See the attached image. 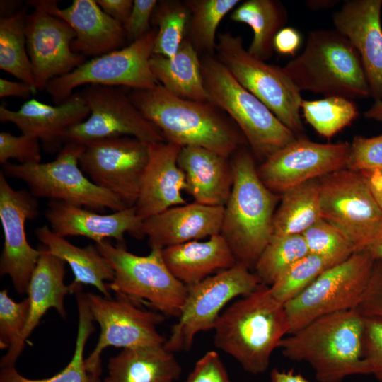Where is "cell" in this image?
<instances>
[{
  "label": "cell",
  "instance_id": "1",
  "mask_svg": "<svg viewBox=\"0 0 382 382\" xmlns=\"http://www.w3.org/2000/svg\"><path fill=\"white\" fill-rule=\"evenodd\" d=\"M129 98L165 141L183 146H199L229 158L248 144L234 122L210 101L177 97L161 85L132 90Z\"/></svg>",
  "mask_w": 382,
  "mask_h": 382
},
{
  "label": "cell",
  "instance_id": "2",
  "mask_svg": "<svg viewBox=\"0 0 382 382\" xmlns=\"http://www.w3.org/2000/svg\"><path fill=\"white\" fill-rule=\"evenodd\" d=\"M214 343L251 374L264 373L280 341L290 334L284 304L260 284L227 306L214 327Z\"/></svg>",
  "mask_w": 382,
  "mask_h": 382
},
{
  "label": "cell",
  "instance_id": "3",
  "mask_svg": "<svg viewBox=\"0 0 382 382\" xmlns=\"http://www.w3.org/2000/svg\"><path fill=\"white\" fill-rule=\"evenodd\" d=\"M364 323L357 309L325 315L284 337L278 349L291 361L308 364L319 382L371 374L364 357Z\"/></svg>",
  "mask_w": 382,
  "mask_h": 382
},
{
  "label": "cell",
  "instance_id": "4",
  "mask_svg": "<svg viewBox=\"0 0 382 382\" xmlns=\"http://www.w3.org/2000/svg\"><path fill=\"white\" fill-rule=\"evenodd\" d=\"M230 161L233 182L220 234L236 263L251 270L273 235L279 197L260 180L252 152L242 147Z\"/></svg>",
  "mask_w": 382,
  "mask_h": 382
},
{
  "label": "cell",
  "instance_id": "5",
  "mask_svg": "<svg viewBox=\"0 0 382 382\" xmlns=\"http://www.w3.org/2000/svg\"><path fill=\"white\" fill-rule=\"evenodd\" d=\"M282 69L300 91L349 99L371 96L358 52L335 29L309 32L302 53Z\"/></svg>",
  "mask_w": 382,
  "mask_h": 382
},
{
  "label": "cell",
  "instance_id": "6",
  "mask_svg": "<svg viewBox=\"0 0 382 382\" xmlns=\"http://www.w3.org/2000/svg\"><path fill=\"white\" fill-rule=\"evenodd\" d=\"M201 66L209 100L234 122L255 156L264 161L298 138L235 79L216 55H203Z\"/></svg>",
  "mask_w": 382,
  "mask_h": 382
},
{
  "label": "cell",
  "instance_id": "7",
  "mask_svg": "<svg viewBox=\"0 0 382 382\" xmlns=\"http://www.w3.org/2000/svg\"><path fill=\"white\" fill-rule=\"evenodd\" d=\"M96 246L114 270V278L107 284L108 289L137 305H148L163 315L179 317L187 286L169 270L162 249L152 248L147 255L141 256L105 240Z\"/></svg>",
  "mask_w": 382,
  "mask_h": 382
},
{
  "label": "cell",
  "instance_id": "8",
  "mask_svg": "<svg viewBox=\"0 0 382 382\" xmlns=\"http://www.w3.org/2000/svg\"><path fill=\"white\" fill-rule=\"evenodd\" d=\"M84 145L68 143L55 160L47 163L3 165L6 176L25 183L35 197L59 201L91 211L117 212L126 206L112 192L94 184L79 166Z\"/></svg>",
  "mask_w": 382,
  "mask_h": 382
},
{
  "label": "cell",
  "instance_id": "9",
  "mask_svg": "<svg viewBox=\"0 0 382 382\" xmlns=\"http://www.w3.org/2000/svg\"><path fill=\"white\" fill-rule=\"evenodd\" d=\"M216 57L235 79L262 102L295 135L303 137L301 91L282 67L267 64L244 47L241 36L220 33Z\"/></svg>",
  "mask_w": 382,
  "mask_h": 382
},
{
  "label": "cell",
  "instance_id": "10",
  "mask_svg": "<svg viewBox=\"0 0 382 382\" xmlns=\"http://www.w3.org/2000/svg\"><path fill=\"white\" fill-rule=\"evenodd\" d=\"M322 219L347 239L354 252L382 233V209L360 173L345 168L319 178Z\"/></svg>",
  "mask_w": 382,
  "mask_h": 382
},
{
  "label": "cell",
  "instance_id": "11",
  "mask_svg": "<svg viewBox=\"0 0 382 382\" xmlns=\"http://www.w3.org/2000/svg\"><path fill=\"white\" fill-rule=\"evenodd\" d=\"M375 260L366 250L320 274L307 288L284 303L290 334L325 315L356 309L364 294Z\"/></svg>",
  "mask_w": 382,
  "mask_h": 382
},
{
  "label": "cell",
  "instance_id": "12",
  "mask_svg": "<svg viewBox=\"0 0 382 382\" xmlns=\"http://www.w3.org/2000/svg\"><path fill=\"white\" fill-rule=\"evenodd\" d=\"M260 284L251 270L236 264L188 286L182 311L166 339L165 348L173 353L190 350L198 333L214 329L230 301L250 294Z\"/></svg>",
  "mask_w": 382,
  "mask_h": 382
},
{
  "label": "cell",
  "instance_id": "13",
  "mask_svg": "<svg viewBox=\"0 0 382 382\" xmlns=\"http://www.w3.org/2000/svg\"><path fill=\"white\" fill-rule=\"evenodd\" d=\"M156 35V30L152 28L126 47L86 61L70 73L52 79L45 90L57 105L83 85L153 88L159 84L150 68Z\"/></svg>",
  "mask_w": 382,
  "mask_h": 382
},
{
  "label": "cell",
  "instance_id": "14",
  "mask_svg": "<svg viewBox=\"0 0 382 382\" xmlns=\"http://www.w3.org/2000/svg\"><path fill=\"white\" fill-rule=\"evenodd\" d=\"M80 94L90 114L72 126L64 137V144L85 145L115 137H131L148 144L166 141L161 131L144 117L129 96L116 86L87 85Z\"/></svg>",
  "mask_w": 382,
  "mask_h": 382
},
{
  "label": "cell",
  "instance_id": "15",
  "mask_svg": "<svg viewBox=\"0 0 382 382\" xmlns=\"http://www.w3.org/2000/svg\"><path fill=\"white\" fill-rule=\"evenodd\" d=\"M86 297L93 320L100 327L96 347L85 359L88 371L100 376V355L108 347L125 349L164 345L166 339L157 330L165 320L163 313L141 308L118 296L112 299L88 293Z\"/></svg>",
  "mask_w": 382,
  "mask_h": 382
},
{
  "label": "cell",
  "instance_id": "16",
  "mask_svg": "<svg viewBox=\"0 0 382 382\" xmlns=\"http://www.w3.org/2000/svg\"><path fill=\"white\" fill-rule=\"evenodd\" d=\"M149 158L148 144L131 137H115L85 144L79 161L94 184L132 207Z\"/></svg>",
  "mask_w": 382,
  "mask_h": 382
},
{
  "label": "cell",
  "instance_id": "17",
  "mask_svg": "<svg viewBox=\"0 0 382 382\" xmlns=\"http://www.w3.org/2000/svg\"><path fill=\"white\" fill-rule=\"evenodd\" d=\"M349 144H323L303 137L278 150L259 168L258 175L272 192L282 194L307 181L347 168Z\"/></svg>",
  "mask_w": 382,
  "mask_h": 382
},
{
  "label": "cell",
  "instance_id": "18",
  "mask_svg": "<svg viewBox=\"0 0 382 382\" xmlns=\"http://www.w3.org/2000/svg\"><path fill=\"white\" fill-rule=\"evenodd\" d=\"M39 213L36 197L30 191L14 190L0 173V220L4 247L0 259L1 276L8 275L19 294L28 292L41 250L32 248L27 240L25 223Z\"/></svg>",
  "mask_w": 382,
  "mask_h": 382
},
{
  "label": "cell",
  "instance_id": "19",
  "mask_svg": "<svg viewBox=\"0 0 382 382\" xmlns=\"http://www.w3.org/2000/svg\"><path fill=\"white\" fill-rule=\"evenodd\" d=\"M27 51L33 66L37 91L46 89L53 79L72 71L86 62L71 45L75 33L63 20L35 9L25 21Z\"/></svg>",
  "mask_w": 382,
  "mask_h": 382
},
{
  "label": "cell",
  "instance_id": "20",
  "mask_svg": "<svg viewBox=\"0 0 382 382\" xmlns=\"http://www.w3.org/2000/svg\"><path fill=\"white\" fill-rule=\"evenodd\" d=\"M381 0H348L333 13L335 29L358 52L375 101L382 100Z\"/></svg>",
  "mask_w": 382,
  "mask_h": 382
},
{
  "label": "cell",
  "instance_id": "21",
  "mask_svg": "<svg viewBox=\"0 0 382 382\" xmlns=\"http://www.w3.org/2000/svg\"><path fill=\"white\" fill-rule=\"evenodd\" d=\"M28 4L68 23L75 33L74 52L83 56L102 55L122 48L126 40L122 25L106 14L95 0H74L64 8L57 1L34 0Z\"/></svg>",
  "mask_w": 382,
  "mask_h": 382
},
{
  "label": "cell",
  "instance_id": "22",
  "mask_svg": "<svg viewBox=\"0 0 382 382\" xmlns=\"http://www.w3.org/2000/svg\"><path fill=\"white\" fill-rule=\"evenodd\" d=\"M45 216L52 232L62 238L84 236L96 243L111 238L122 245L126 233L138 238L144 237V219L137 215L135 207L102 214L68 203L50 201Z\"/></svg>",
  "mask_w": 382,
  "mask_h": 382
},
{
  "label": "cell",
  "instance_id": "23",
  "mask_svg": "<svg viewBox=\"0 0 382 382\" xmlns=\"http://www.w3.org/2000/svg\"><path fill=\"white\" fill-rule=\"evenodd\" d=\"M89 114L80 93L55 105L31 98L17 110L0 106L1 122L13 123L22 134L37 138L50 152L60 149L69 128L85 120Z\"/></svg>",
  "mask_w": 382,
  "mask_h": 382
},
{
  "label": "cell",
  "instance_id": "24",
  "mask_svg": "<svg viewBox=\"0 0 382 382\" xmlns=\"http://www.w3.org/2000/svg\"><path fill=\"white\" fill-rule=\"evenodd\" d=\"M180 148L166 141L149 145V161L134 206L142 219L187 204L182 194L186 188L185 179L177 161Z\"/></svg>",
  "mask_w": 382,
  "mask_h": 382
},
{
  "label": "cell",
  "instance_id": "25",
  "mask_svg": "<svg viewBox=\"0 0 382 382\" xmlns=\"http://www.w3.org/2000/svg\"><path fill=\"white\" fill-rule=\"evenodd\" d=\"M223 216L224 207L193 202L144 219L141 231L151 248L164 249L220 234Z\"/></svg>",
  "mask_w": 382,
  "mask_h": 382
},
{
  "label": "cell",
  "instance_id": "26",
  "mask_svg": "<svg viewBox=\"0 0 382 382\" xmlns=\"http://www.w3.org/2000/svg\"><path fill=\"white\" fill-rule=\"evenodd\" d=\"M41 255L33 272L28 289L30 308L26 325L16 342L11 346L1 360V368L15 366L27 338L38 325L45 313L54 308L65 318L64 298L70 292L66 286L65 262L51 253L43 246Z\"/></svg>",
  "mask_w": 382,
  "mask_h": 382
},
{
  "label": "cell",
  "instance_id": "27",
  "mask_svg": "<svg viewBox=\"0 0 382 382\" xmlns=\"http://www.w3.org/2000/svg\"><path fill=\"white\" fill-rule=\"evenodd\" d=\"M177 161L185 176V191L195 202L225 206L233 182L229 158L202 147L183 146Z\"/></svg>",
  "mask_w": 382,
  "mask_h": 382
},
{
  "label": "cell",
  "instance_id": "28",
  "mask_svg": "<svg viewBox=\"0 0 382 382\" xmlns=\"http://www.w3.org/2000/svg\"><path fill=\"white\" fill-rule=\"evenodd\" d=\"M162 256L171 273L187 286L237 264L221 234L166 248Z\"/></svg>",
  "mask_w": 382,
  "mask_h": 382
},
{
  "label": "cell",
  "instance_id": "29",
  "mask_svg": "<svg viewBox=\"0 0 382 382\" xmlns=\"http://www.w3.org/2000/svg\"><path fill=\"white\" fill-rule=\"evenodd\" d=\"M181 372L174 353L164 345L125 348L110 358L103 382H175Z\"/></svg>",
  "mask_w": 382,
  "mask_h": 382
},
{
  "label": "cell",
  "instance_id": "30",
  "mask_svg": "<svg viewBox=\"0 0 382 382\" xmlns=\"http://www.w3.org/2000/svg\"><path fill=\"white\" fill-rule=\"evenodd\" d=\"M35 233L51 253L70 266L74 275L73 282L69 285L71 294L81 289L83 284H90L94 286L105 297L110 298L108 284L105 282L113 279L114 270L96 246H76L65 238L56 235L47 226L36 228Z\"/></svg>",
  "mask_w": 382,
  "mask_h": 382
},
{
  "label": "cell",
  "instance_id": "31",
  "mask_svg": "<svg viewBox=\"0 0 382 382\" xmlns=\"http://www.w3.org/2000/svg\"><path fill=\"white\" fill-rule=\"evenodd\" d=\"M150 68L158 83L173 95L190 100L209 101L202 74L201 58L187 37L171 57L152 54Z\"/></svg>",
  "mask_w": 382,
  "mask_h": 382
},
{
  "label": "cell",
  "instance_id": "32",
  "mask_svg": "<svg viewBox=\"0 0 382 382\" xmlns=\"http://www.w3.org/2000/svg\"><path fill=\"white\" fill-rule=\"evenodd\" d=\"M230 18L251 28L253 36L248 51L266 62L273 54L274 38L285 27L288 13L279 1L247 0L233 10Z\"/></svg>",
  "mask_w": 382,
  "mask_h": 382
},
{
  "label": "cell",
  "instance_id": "33",
  "mask_svg": "<svg viewBox=\"0 0 382 382\" xmlns=\"http://www.w3.org/2000/svg\"><path fill=\"white\" fill-rule=\"evenodd\" d=\"M322 219L319 179L291 187L282 194L273 219V235L302 234Z\"/></svg>",
  "mask_w": 382,
  "mask_h": 382
},
{
  "label": "cell",
  "instance_id": "34",
  "mask_svg": "<svg viewBox=\"0 0 382 382\" xmlns=\"http://www.w3.org/2000/svg\"><path fill=\"white\" fill-rule=\"evenodd\" d=\"M79 311V325L76 346L68 365L52 377L42 379L28 378L18 372L15 366L1 368L0 382H103L100 375L88 371L83 358L86 343L95 331L86 294L81 289L76 292Z\"/></svg>",
  "mask_w": 382,
  "mask_h": 382
},
{
  "label": "cell",
  "instance_id": "35",
  "mask_svg": "<svg viewBox=\"0 0 382 382\" xmlns=\"http://www.w3.org/2000/svg\"><path fill=\"white\" fill-rule=\"evenodd\" d=\"M27 15L23 9L1 18L0 69L35 88L33 66L26 47Z\"/></svg>",
  "mask_w": 382,
  "mask_h": 382
},
{
  "label": "cell",
  "instance_id": "36",
  "mask_svg": "<svg viewBox=\"0 0 382 382\" xmlns=\"http://www.w3.org/2000/svg\"><path fill=\"white\" fill-rule=\"evenodd\" d=\"M239 2V0L184 1L190 15L186 37L198 53L216 54L217 28L222 19Z\"/></svg>",
  "mask_w": 382,
  "mask_h": 382
},
{
  "label": "cell",
  "instance_id": "37",
  "mask_svg": "<svg viewBox=\"0 0 382 382\" xmlns=\"http://www.w3.org/2000/svg\"><path fill=\"white\" fill-rule=\"evenodd\" d=\"M301 110L306 122L320 136L328 139L351 125L359 115L358 108L351 99L337 96L315 100L303 99Z\"/></svg>",
  "mask_w": 382,
  "mask_h": 382
},
{
  "label": "cell",
  "instance_id": "38",
  "mask_svg": "<svg viewBox=\"0 0 382 382\" xmlns=\"http://www.w3.org/2000/svg\"><path fill=\"white\" fill-rule=\"evenodd\" d=\"M301 234L272 235L255 265L261 284L270 286L292 265L308 255Z\"/></svg>",
  "mask_w": 382,
  "mask_h": 382
},
{
  "label": "cell",
  "instance_id": "39",
  "mask_svg": "<svg viewBox=\"0 0 382 382\" xmlns=\"http://www.w3.org/2000/svg\"><path fill=\"white\" fill-rule=\"evenodd\" d=\"M190 16L184 1H158L151 18L157 27L153 54L171 57L177 52L186 37Z\"/></svg>",
  "mask_w": 382,
  "mask_h": 382
},
{
  "label": "cell",
  "instance_id": "40",
  "mask_svg": "<svg viewBox=\"0 0 382 382\" xmlns=\"http://www.w3.org/2000/svg\"><path fill=\"white\" fill-rule=\"evenodd\" d=\"M334 266L325 258L308 253L288 268L270 286L272 295L286 303L307 288L320 274Z\"/></svg>",
  "mask_w": 382,
  "mask_h": 382
},
{
  "label": "cell",
  "instance_id": "41",
  "mask_svg": "<svg viewBox=\"0 0 382 382\" xmlns=\"http://www.w3.org/2000/svg\"><path fill=\"white\" fill-rule=\"evenodd\" d=\"M301 235L309 253L322 257L333 265L344 262L355 253L342 234L323 219Z\"/></svg>",
  "mask_w": 382,
  "mask_h": 382
},
{
  "label": "cell",
  "instance_id": "42",
  "mask_svg": "<svg viewBox=\"0 0 382 382\" xmlns=\"http://www.w3.org/2000/svg\"><path fill=\"white\" fill-rule=\"evenodd\" d=\"M29 299L15 302L8 296V290L0 292V347L13 346L22 333L28 318Z\"/></svg>",
  "mask_w": 382,
  "mask_h": 382
},
{
  "label": "cell",
  "instance_id": "43",
  "mask_svg": "<svg viewBox=\"0 0 382 382\" xmlns=\"http://www.w3.org/2000/svg\"><path fill=\"white\" fill-rule=\"evenodd\" d=\"M346 168L358 173L382 171V134L372 137L354 136L349 144Z\"/></svg>",
  "mask_w": 382,
  "mask_h": 382
},
{
  "label": "cell",
  "instance_id": "44",
  "mask_svg": "<svg viewBox=\"0 0 382 382\" xmlns=\"http://www.w3.org/2000/svg\"><path fill=\"white\" fill-rule=\"evenodd\" d=\"M40 140L21 134L14 136L10 132H0V163L4 165L10 159H16L20 164L41 162Z\"/></svg>",
  "mask_w": 382,
  "mask_h": 382
},
{
  "label": "cell",
  "instance_id": "45",
  "mask_svg": "<svg viewBox=\"0 0 382 382\" xmlns=\"http://www.w3.org/2000/svg\"><path fill=\"white\" fill-rule=\"evenodd\" d=\"M363 347L371 374L382 382V319L365 317Z\"/></svg>",
  "mask_w": 382,
  "mask_h": 382
},
{
  "label": "cell",
  "instance_id": "46",
  "mask_svg": "<svg viewBox=\"0 0 382 382\" xmlns=\"http://www.w3.org/2000/svg\"><path fill=\"white\" fill-rule=\"evenodd\" d=\"M158 4L156 0H134L130 14L122 25L126 40L132 43L151 30V18Z\"/></svg>",
  "mask_w": 382,
  "mask_h": 382
},
{
  "label": "cell",
  "instance_id": "47",
  "mask_svg": "<svg viewBox=\"0 0 382 382\" xmlns=\"http://www.w3.org/2000/svg\"><path fill=\"white\" fill-rule=\"evenodd\" d=\"M183 382H232L219 354L206 352L195 364Z\"/></svg>",
  "mask_w": 382,
  "mask_h": 382
},
{
  "label": "cell",
  "instance_id": "48",
  "mask_svg": "<svg viewBox=\"0 0 382 382\" xmlns=\"http://www.w3.org/2000/svg\"><path fill=\"white\" fill-rule=\"evenodd\" d=\"M356 309L364 317L382 319V261L375 260L369 283Z\"/></svg>",
  "mask_w": 382,
  "mask_h": 382
},
{
  "label": "cell",
  "instance_id": "49",
  "mask_svg": "<svg viewBox=\"0 0 382 382\" xmlns=\"http://www.w3.org/2000/svg\"><path fill=\"white\" fill-rule=\"evenodd\" d=\"M302 44V36L299 30L292 27H284L276 34L274 51L282 55L294 56Z\"/></svg>",
  "mask_w": 382,
  "mask_h": 382
},
{
  "label": "cell",
  "instance_id": "50",
  "mask_svg": "<svg viewBox=\"0 0 382 382\" xmlns=\"http://www.w3.org/2000/svg\"><path fill=\"white\" fill-rule=\"evenodd\" d=\"M101 9L109 16L123 25L132 11V0H96Z\"/></svg>",
  "mask_w": 382,
  "mask_h": 382
},
{
  "label": "cell",
  "instance_id": "51",
  "mask_svg": "<svg viewBox=\"0 0 382 382\" xmlns=\"http://www.w3.org/2000/svg\"><path fill=\"white\" fill-rule=\"evenodd\" d=\"M37 91L31 85L25 82H16L3 78L0 79V97H19L27 99Z\"/></svg>",
  "mask_w": 382,
  "mask_h": 382
},
{
  "label": "cell",
  "instance_id": "52",
  "mask_svg": "<svg viewBox=\"0 0 382 382\" xmlns=\"http://www.w3.org/2000/svg\"><path fill=\"white\" fill-rule=\"evenodd\" d=\"M360 173L364 177L377 203L382 209V171L374 170Z\"/></svg>",
  "mask_w": 382,
  "mask_h": 382
},
{
  "label": "cell",
  "instance_id": "53",
  "mask_svg": "<svg viewBox=\"0 0 382 382\" xmlns=\"http://www.w3.org/2000/svg\"><path fill=\"white\" fill-rule=\"evenodd\" d=\"M270 382H308L300 373H295L293 369L281 371L274 368L270 375Z\"/></svg>",
  "mask_w": 382,
  "mask_h": 382
},
{
  "label": "cell",
  "instance_id": "54",
  "mask_svg": "<svg viewBox=\"0 0 382 382\" xmlns=\"http://www.w3.org/2000/svg\"><path fill=\"white\" fill-rule=\"evenodd\" d=\"M364 117L382 123V100L375 101L372 106L364 112Z\"/></svg>",
  "mask_w": 382,
  "mask_h": 382
},
{
  "label": "cell",
  "instance_id": "55",
  "mask_svg": "<svg viewBox=\"0 0 382 382\" xmlns=\"http://www.w3.org/2000/svg\"><path fill=\"white\" fill-rule=\"evenodd\" d=\"M375 260L382 261V233L379 237L365 250Z\"/></svg>",
  "mask_w": 382,
  "mask_h": 382
},
{
  "label": "cell",
  "instance_id": "56",
  "mask_svg": "<svg viewBox=\"0 0 382 382\" xmlns=\"http://www.w3.org/2000/svg\"><path fill=\"white\" fill-rule=\"evenodd\" d=\"M338 1L335 0H311L306 2V5L313 10L329 8L335 6Z\"/></svg>",
  "mask_w": 382,
  "mask_h": 382
}]
</instances>
